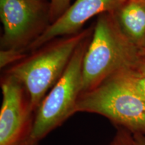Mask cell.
<instances>
[{
	"instance_id": "6",
	"label": "cell",
	"mask_w": 145,
	"mask_h": 145,
	"mask_svg": "<svg viewBox=\"0 0 145 145\" xmlns=\"http://www.w3.org/2000/svg\"><path fill=\"white\" fill-rule=\"evenodd\" d=\"M0 145H30L35 112L18 79L8 74L1 81Z\"/></svg>"
},
{
	"instance_id": "14",
	"label": "cell",
	"mask_w": 145,
	"mask_h": 145,
	"mask_svg": "<svg viewBox=\"0 0 145 145\" xmlns=\"http://www.w3.org/2000/svg\"><path fill=\"white\" fill-rule=\"evenodd\" d=\"M39 144V143H37V142H32V143H31V144L30 145H38Z\"/></svg>"
},
{
	"instance_id": "2",
	"label": "cell",
	"mask_w": 145,
	"mask_h": 145,
	"mask_svg": "<svg viewBox=\"0 0 145 145\" xmlns=\"http://www.w3.org/2000/svg\"><path fill=\"white\" fill-rule=\"evenodd\" d=\"M91 29L81 30L59 40L48 43L39 52L12 67L8 74L24 87L32 110L42 101L64 73L76 49L91 34Z\"/></svg>"
},
{
	"instance_id": "12",
	"label": "cell",
	"mask_w": 145,
	"mask_h": 145,
	"mask_svg": "<svg viewBox=\"0 0 145 145\" xmlns=\"http://www.w3.org/2000/svg\"><path fill=\"white\" fill-rule=\"evenodd\" d=\"M133 145H145V136L137 134L132 135Z\"/></svg>"
},
{
	"instance_id": "15",
	"label": "cell",
	"mask_w": 145,
	"mask_h": 145,
	"mask_svg": "<svg viewBox=\"0 0 145 145\" xmlns=\"http://www.w3.org/2000/svg\"><path fill=\"white\" fill-rule=\"evenodd\" d=\"M38 1H48V0H38Z\"/></svg>"
},
{
	"instance_id": "8",
	"label": "cell",
	"mask_w": 145,
	"mask_h": 145,
	"mask_svg": "<svg viewBox=\"0 0 145 145\" xmlns=\"http://www.w3.org/2000/svg\"><path fill=\"white\" fill-rule=\"evenodd\" d=\"M112 14L122 33L140 50L145 41V0H126Z\"/></svg>"
},
{
	"instance_id": "5",
	"label": "cell",
	"mask_w": 145,
	"mask_h": 145,
	"mask_svg": "<svg viewBox=\"0 0 145 145\" xmlns=\"http://www.w3.org/2000/svg\"><path fill=\"white\" fill-rule=\"evenodd\" d=\"M50 4L38 0H0L1 49L24 50L48 26Z\"/></svg>"
},
{
	"instance_id": "11",
	"label": "cell",
	"mask_w": 145,
	"mask_h": 145,
	"mask_svg": "<svg viewBox=\"0 0 145 145\" xmlns=\"http://www.w3.org/2000/svg\"><path fill=\"white\" fill-rule=\"evenodd\" d=\"M71 0H50V24L57 20L70 6Z\"/></svg>"
},
{
	"instance_id": "10",
	"label": "cell",
	"mask_w": 145,
	"mask_h": 145,
	"mask_svg": "<svg viewBox=\"0 0 145 145\" xmlns=\"http://www.w3.org/2000/svg\"><path fill=\"white\" fill-rule=\"evenodd\" d=\"M24 50L1 49L0 52V67L3 69L12 63L20 61L25 57Z\"/></svg>"
},
{
	"instance_id": "1",
	"label": "cell",
	"mask_w": 145,
	"mask_h": 145,
	"mask_svg": "<svg viewBox=\"0 0 145 145\" xmlns=\"http://www.w3.org/2000/svg\"><path fill=\"white\" fill-rule=\"evenodd\" d=\"M140 50L120 30L112 13L99 16L85 52L82 93L88 92L142 59Z\"/></svg>"
},
{
	"instance_id": "4",
	"label": "cell",
	"mask_w": 145,
	"mask_h": 145,
	"mask_svg": "<svg viewBox=\"0 0 145 145\" xmlns=\"http://www.w3.org/2000/svg\"><path fill=\"white\" fill-rule=\"evenodd\" d=\"M76 111L99 114L132 135L145 136V99L114 77L81 93Z\"/></svg>"
},
{
	"instance_id": "9",
	"label": "cell",
	"mask_w": 145,
	"mask_h": 145,
	"mask_svg": "<svg viewBox=\"0 0 145 145\" xmlns=\"http://www.w3.org/2000/svg\"><path fill=\"white\" fill-rule=\"evenodd\" d=\"M131 91L145 99V61L118 72L113 77Z\"/></svg>"
},
{
	"instance_id": "13",
	"label": "cell",
	"mask_w": 145,
	"mask_h": 145,
	"mask_svg": "<svg viewBox=\"0 0 145 145\" xmlns=\"http://www.w3.org/2000/svg\"><path fill=\"white\" fill-rule=\"evenodd\" d=\"M140 53L142 57H145V41L144 42V44L142 45V46L141 47V48L140 49Z\"/></svg>"
},
{
	"instance_id": "3",
	"label": "cell",
	"mask_w": 145,
	"mask_h": 145,
	"mask_svg": "<svg viewBox=\"0 0 145 145\" xmlns=\"http://www.w3.org/2000/svg\"><path fill=\"white\" fill-rule=\"evenodd\" d=\"M91 34L76 49L64 73L42 101L35 113L31 143H39L77 113L82 93V65Z\"/></svg>"
},
{
	"instance_id": "7",
	"label": "cell",
	"mask_w": 145,
	"mask_h": 145,
	"mask_svg": "<svg viewBox=\"0 0 145 145\" xmlns=\"http://www.w3.org/2000/svg\"><path fill=\"white\" fill-rule=\"evenodd\" d=\"M126 0H75L26 49L36 50L56 38L79 33L83 25L96 15L113 13Z\"/></svg>"
}]
</instances>
